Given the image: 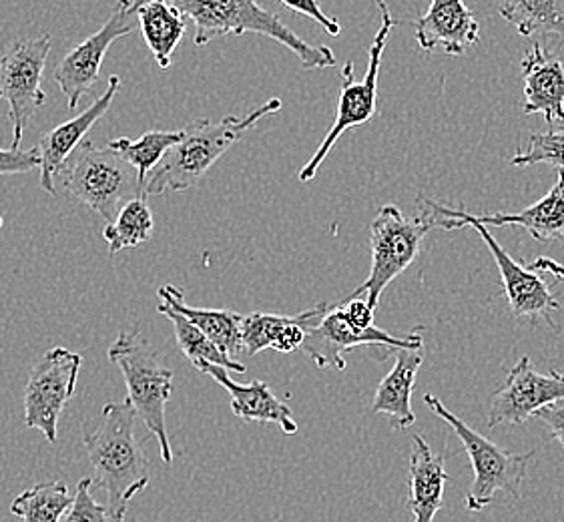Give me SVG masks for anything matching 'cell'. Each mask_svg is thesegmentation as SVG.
Instances as JSON below:
<instances>
[{
	"label": "cell",
	"instance_id": "12",
	"mask_svg": "<svg viewBox=\"0 0 564 522\" xmlns=\"http://www.w3.org/2000/svg\"><path fill=\"white\" fill-rule=\"evenodd\" d=\"M139 29L137 0H117L109 21L80 45L73 46L55 68L58 89L67 97V107L75 111L80 99L101 79L102 58L115 41Z\"/></svg>",
	"mask_w": 564,
	"mask_h": 522
},
{
	"label": "cell",
	"instance_id": "4",
	"mask_svg": "<svg viewBox=\"0 0 564 522\" xmlns=\"http://www.w3.org/2000/svg\"><path fill=\"white\" fill-rule=\"evenodd\" d=\"M416 205L420 214L429 219L434 229H444V231H456V229L463 228L475 229L476 233L485 239L486 248L495 258L512 316L529 318L532 322L542 318L554 331H558V326L554 324L553 314L561 309V304L554 297L551 287L544 282L541 273L534 272L531 265H524V263L514 260L498 243L497 239L492 238L488 228L473 221L470 217L466 216L464 209H454L448 205L432 202V199H426L424 195H417Z\"/></svg>",
	"mask_w": 564,
	"mask_h": 522
},
{
	"label": "cell",
	"instance_id": "29",
	"mask_svg": "<svg viewBox=\"0 0 564 522\" xmlns=\"http://www.w3.org/2000/svg\"><path fill=\"white\" fill-rule=\"evenodd\" d=\"M181 139V131H148L139 139H127L119 137L107 143V148L113 149L115 153H119L139 175L141 185H145L149 173L158 167L159 161L165 157V153L173 145H177Z\"/></svg>",
	"mask_w": 564,
	"mask_h": 522
},
{
	"label": "cell",
	"instance_id": "9",
	"mask_svg": "<svg viewBox=\"0 0 564 522\" xmlns=\"http://www.w3.org/2000/svg\"><path fill=\"white\" fill-rule=\"evenodd\" d=\"M434 226L426 217L408 219L395 205L380 207L370 224V246H372V268L366 282L354 290L348 297L368 295V306L376 309L386 287L394 282L400 273L406 272L422 250V243Z\"/></svg>",
	"mask_w": 564,
	"mask_h": 522
},
{
	"label": "cell",
	"instance_id": "6",
	"mask_svg": "<svg viewBox=\"0 0 564 522\" xmlns=\"http://www.w3.org/2000/svg\"><path fill=\"white\" fill-rule=\"evenodd\" d=\"M58 183L70 197L87 205L107 224H111L129 202L143 197L137 171L113 149L99 148L93 141H83L75 153L68 155L58 170L55 185Z\"/></svg>",
	"mask_w": 564,
	"mask_h": 522
},
{
	"label": "cell",
	"instance_id": "24",
	"mask_svg": "<svg viewBox=\"0 0 564 522\" xmlns=\"http://www.w3.org/2000/svg\"><path fill=\"white\" fill-rule=\"evenodd\" d=\"M139 29L159 68L167 70L173 53L187 31L185 14L170 0H137Z\"/></svg>",
	"mask_w": 564,
	"mask_h": 522
},
{
	"label": "cell",
	"instance_id": "31",
	"mask_svg": "<svg viewBox=\"0 0 564 522\" xmlns=\"http://www.w3.org/2000/svg\"><path fill=\"white\" fill-rule=\"evenodd\" d=\"M93 478H83L77 490L73 494V504L68 507L67 514L63 516L61 522H111V512L107 509V504H99L93 492Z\"/></svg>",
	"mask_w": 564,
	"mask_h": 522
},
{
	"label": "cell",
	"instance_id": "7",
	"mask_svg": "<svg viewBox=\"0 0 564 522\" xmlns=\"http://www.w3.org/2000/svg\"><path fill=\"white\" fill-rule=\"evenodd\" d=\"M424 404L432 414H436L451 426L452 432L466 448V455L470 456V463L475 468V482L464 499L466 509L473 512L482 511L497 500L498 492H507L510 499L519 500L522 482L527 478V468L534 453L514 455L500 448L498 444L490 443L480 432H476L456 414H452L434 394H426Z\"/></svg>",
	"mask_w": 564,
	"mask_h": 522
},
{
	"label": "cell",
	"instance_id": "20",
	"mask_svg": "<svg viewBox=\"0 0 564 522\" xmlns=\"http://www.w3.org/2000/svg\"><path fill=\"white\" fill-rule=\"evenodd\" d=\"M451 482V475L444 468V456L430 450L424 436H412L410 455V497L406 509L414 522H434L444 502V489Z\"/></svg>",
	"mask_w": 564,
	"mask_h": 522
},
{
	"label": "cell",
	"instance_id": "15",
	"mask_svg": "<svg viewBox=\"0 0 564 522\" xmlns=\"http://www.w3.org/2000/svg\"><path fill=\"white\" fill-rule=\"evenodd\" d=\"M414 24L424 53L442 48L451 57H463L466 48L480 43V23L464 0H432Z\"/></svg>",
	"mask_w": 564,
	"mask_h": 522
},
{
	"label": "cell",
	"instance_id": "18",
	"mask_svg": "<svg viewBox=\"0 0 564 522\" xmlns=\"http://www.w3.org/2000/svg\"><path fill=\"white\" fill-rule=\"evenodd\" d=\"M327 307V304H317L297 316H275L261 312L241 316V350L248 356H258L263 350L295 352L302 348L307 329L319 322Z\"/></svg>",
	"mask_w": 564,
	"mask_h": 522
},
{
	"label": "cell",
	"instance_id": "38",
	"mask_svg": "<svg viewBox=\"0 0 564 522\" xmlns=\"http://www.w3.org/2000/svg\"><path fill=\"white\" fill-rule=\"evenodd\" d=\"M2 226H4V221H2V216H0V229H2Z\"/></svg>",
	"mask_w": 564,
	"mask_h": 522
},
{
	"label": "cell",
	"instance_id": "10",
	"mask_svg": "<svg viewBox=\"0 0 564 522\" xmlns=\"http://www.w3.org/2000/svg\"><path fill=\"white\" fill-rule=\"evenodd\" d=\"M51 46V34L19 39L0 57V101L9 102L12 149H21L29 121L45 105L43 73Z\"/></svg>",
	"mask_w": 564,
	"mask_h": 522
},
{
	"label": "cell",
	"instance_id": "8",
	"mask_svg": "<svg viewBox=\"0 0 564 522\" xmlns=\"http://www.w3.org/2000/svg\"><path fill=\"white\" fill-rule=\"evenodd\" d=\"M376 2H378V9H380L382 23H380V29L373 36L372 45L368 48L366 77L361 80L356 79L351 63H346L341 68V89H339L338 109H336L334 126L327 131L322 145L314 153V157L300 170V175H297L300 182H312L316 177L319 167H322V163L326 161L334 145L338 143L339 137L354 129V127L370 123L378 113V75H380V67H382V57H384L386 46H388V39H390V33L398 23L392 19L386 0H376Z\"/></svg>",
	"mask_w": 564,
	"mask_h": 522
},
{
	"label": "cell",
	"instance_id": "36",
	"mask_svg": "<svg viewBox=\"0 0 564 522\" xmlns=\"http://www.w3.org/2000/svg\"><path fill=\"white\" fill-rule=\"evenodd\" d=\"M531 268L534 272L551 273V275H554V278H558V280H563L564 282V265L563 263H558V261L553 260V258L541 255V258H536V260L532 261Z\"/></svg>",
	"mask_w": 564,
	"mask_h": 522
},
{
	"label": "cell",
	"instance_id": "11",
	"mask_svg": "<svg viewBox=\"0 0 564 522\" xmlns=\"http://www.w3.org/2000/svg\"><path fill=\"white\" fill-rule=\"evenodd\" d=\"M83 358L57 346L34 363L24 387V424L39 431L46 443L58 438V418L68 400L75 396Z\"/></svg>",
	"mask_w": 564,
	"mask_h": 522
},
{
	"label": "cell",
	"instance_id": "33",
	"mask_svg": "<svg viewBox=\"0 0 564 522\" xmlns=\"http://www.w3.org/2000/svg\"><path fill=\"white\" fill-rule=\"evenodd\" d=\"M280 2L283 7H288L290 11L300 12L304 17H310L312 21H316L329 36H339V33H341V24H339L338 19L326 14L317 0H280Z\"/></svg>",
	"mask_w": 564,
	"mask_h": 522
},
{
	"label": "cell",
	"instance_id": "14",
	"mask_svg": "<svg viewBox=\"0 0 564 522\" xmlns=\"http://www.w3.org/2000/svg\"><path fill=\"white\" fill-rule=\"evenodd\" d=\"M558 400H564L563 372L551 370L549 374H541L534 370L531 358L522 356L492 396L488 428H497L498 424L520 426L534 416L536 410Z\"/></svg>",
	"mask_w": 564,
	"mask_h": 522
},
{
	"label": "cell",
	"instance_id": "35",
	"mask_svg": "<svg viewBox=\"0 0 564 522\" xmlns=\"http://www.w3.org/2000/svg\"><path fill=\"white\" fill-rule=\"evenodd\" d=\"M534 418L544 422L549 426V431L553 434L554 441L561 443L564 448V400L553 402L549 406H542L541 410L534 412Z\"/></svg>",
	"mask_w": 564,
	"mask_h": 522
},
{
	"label": "cell",
	"instance_id": "37",
	"mask_svg": "<svg viewBox=\"0 0 564 522\" xmlns=\"http://www.w3.org/2000/svg\"><path fill=\"white\" fill-rule=\"evenodd\" d=\"M111 522H127L124 521V514H113Z\"/></svg>",
	"mask_w": 564,
	"mask_h": 522
},
{
	"label": "cell",
	"instance_id": "30",
	"mask_svg": "<svg viewBox=\"0 0 564 522\" xmlns=\"http://www.w3.org/2000/svg\"><path fill=\"white\" fill-rule=\"evenodd\" d=\"M510 163L514 167L553 165L556 170H564V127L531 133L529 148L519 151Z\"/></svg>",
	"mask_w": 564,
	"mask_h": 522
},
{
	"label": "cell",
	"instance_id": "25",
	"mask_svg": "<svg viewBox=\"0 0 564 522\" xmlns=\"http://www.w3.org/2000/svg\"><path fill=\"white\" fill-rule=\"evenodd\" d=\"M498 14L522 36L554 34L564 43V0H498Z\"/></svg>",
	"mask_w": 564,
	"mask_h": 522
},
{
	"label": "cell",
	"instance_id": "3",
	"mask_svg": "<svg viewBox=\"0 0 564 522\" xmlns=\"http://www.w3.org/2000/svg\"><path fill=\"white\" fill-rule=\"evenodd\" d=\"M187 21L195 24V46L209 45L227 34H263L290 48L304 70L336 67L338 58L329 46L305 43L273 12L261 9L260 0H170Z\"/></svg>",
	"mask_w": 564,
	"mask_h": 522
},
{
	"label": "cell",
	"instance_id": "22",
	"mask_svg": "<svg viewBox=\"0 0 564 522\" xmlns=\"http://www.w3.org/2000/svg\"><path fill=\"white\" fill-rule=\"evenodd\" d=\"M420 366L422 356L417 350H395L394 366L373 394L372 412L386 414L394 431H408L416 422L412 392Z\"/></svg>",
	"mask_w": 564,
	"mask_h": 522
},
{
	"label": "cell",
	"instance_id": "34",
	"mask_svg": "<svg viewBox=\"0 0 564 522\" xmlns=\"http://www.w3.org/2000/svg\"><path fill=\"white\" fill-rule=\"evenodd\" d=\"M339 314L354 328L368 329L373 326V309L368 306L366 300L360 297H348L341 306H338Z\"/></svg>",
	"mask_w": 564,
	"mask_h": 522
},
{
	"label": "cell",
	"instance_id": "1",
	"mask_svg": "<svg viewBox=\"0 0 564 522\" xmlns=\"http://www.w3.org/2000/svg\"><path fill=\"white\" fill-rule=\"evenodd\" d=\"M280 99H270L246 117L229 115L219 121L197 119L185 129H181L177 145L165 153L158 167L149 173L143 185V197L151 195L180 194L195 187L205 173L212 170L215 161L221 160L249 129L260 123L268 115L282 111Z\"/></svg>",
	"mask_w": 564,
	"mask_h": 522
},
{
	"label": "cell",
	"instance_id": "16",
	"mask_svg": "<svg viewBox=\"0 0 564 522\" xmlns=\"http://www.w3.org/2000/svg\"><path fill=\"white\" fill-rule=\"evenodd\" d=\"M121 85H123V79L119 75H111L107 83V91L102 93L89 109H85L75 119L61 123L53 131L43 135L36 149H39V157H41V165H39L41 187L45 189L46 194H57L55 180H57L58 170L68 160V155L83 143V137L89 133L90 127L95 126L102 115L111 109V102L121 89Z\"/></svg>",
	"mask_w": 564,
	"mask_h": 522
},
{
	"label": "cell",
	"instance_id": "17",
	"mask_svg": "<svg viewBox=\"0 0 564 522\" xmlns=\"http://www.w3.org/2000/svg\"><path fill=\"white\" fill-rule=\"evenodd\" d=\"M524 115H542L546 129L564 127V65L561 58L544 51L541 43L522 58Z\"/></svg>",
	"mask_w": 564,
	"mask_h": 522
},
{
	"label": "cell",
	"instance_id": "5",
	"mask_svg": "<svg viewBox=\"0 0 564 522\" xmlns=\"http://www.w3.org/2000/svg\"><path fill=\"white\" fill-rule=\"evenodd\" d=\"M107 356L121 370L127 400L135 410L137 418H141L158 438L163 465L170 466L173 450L165 412L173 390V372L151 348V344L137 331H121Z\"/></svg>",
	"mask_w": 564,
	"mask_h": 522
},
{
	"label": "cell",
	"instance_id": "26",
	"mask_svg": "<svg viewBox=\"0 0 564 522\" xmlns=\"http://www.w3.org/2000/svg\"><path fill=\"white\" fill-rule=\"evenodd\" d=\"M159 314H163L165 318L170 319L175 329V340L180 346L181 352L185 354V358L199 370L205 363H215V366H221L226 368L227 372H238V374H246L248 368L239 360H231L229 356L221 352L214 341L209 340L207 336H204L199 329L195 328L193 324H189L187 319L180 316L173 307L167 304H159Z\"/></svg>",
	"mask_w": 564,
	"mask_h": 522
},
{
	"label": "cell",
	"instance_id": "28",
	"mask_svg": "<svg viewBox=\"0 0 564 522\" xmlns=\"http://www.w3.org/2000/svg\"><path fill=\"white\" fill-rule=\"evenodd\" d=\"M73 504V494L65 482H41L12 500L11 512L24 522H61Z\"/></svg>",
	"mask_w": 564,
	"mask_h": 522
},
{
	"label": "cell",
	"instance_id": "2",
	"mask_svg": "<svg viewBox=\"0 0 564 522\" xmlns=\"http://www.w3.org/2000/svg\"><path fill=\"white\" fill-rule=\"evenodd\" d=\"M137 414L131 402H109L102 406L97 431L83 436L95 478L109 502L111 514H127L129 502L148 489L149 463L135 438Z\"/></svg>",
	"mask_w": 564,
	"mask_h": 522
},
{
	"label": "cell",
	"instance_id": "32",
	"mask_svg": "<svg viewBox=\"0 0 564 522\" xmlns=\"http://www.w3.org/2000/svg\"><path fill=\"white\" fill-rule=\"evenodd\" d=\"M39 149H0V175H19L39 170Z\"/></svg>",
	"mask_w": 564,
	"mask_h": 522
},
{
	"label": "cell",
	"instance_id": "13",
	"mask_svg": "<svg viewBox=\"0 0 564 522\" xmlns=\"http://www.w3.org/2000/svg\"><path fill=\"white\" fill-rule=\"evenodd\" d=\"M361 346H384L392 350H420L422 336L414 331L406 338H398L376 326L368 329L354 328L344 319L336 306L327 307L326 314L319 318V322L307 329L300 350L307 354L317 368H334L341 372L346 370V352Z\"/></svg>",
	"mask_w": 564,
	"mask_h": 522
},
{
	"label": "cell",
	"instance_id": "23",
	"mask_svg": "<svg viewBox=\"0 0 564 522\" xmlns=\"http://www.w3.org/2000/svg\"><path fill=\"white\" fill-rule=\"evenodd\" d=\"M159 300L173 307L180 316L214 341L215 346L231 360H238L239 354L243 352L241 350V316L238 312L189 306L180 287L171 284L159 287Z\"/></svg>",
	"mask_w": 564,
	"mask_h": 522
},
{
	"label": "cell",
	"instance_id": "27",
	"mask_svg": "<svg viewBox=\"0 0 564 522\" xmlns=\"http://www.w3.org/2000/svg\"><path fill=\"white\" fill-rule=\"evenodd\" d=\"M155 219L145 197H137L124 205L111 224L102 229V239L109 246V253L133 250L153 238Z\"/></svg>",
	"mask_w": 564,
	"mask_h": 522
},
{
	"label": "cell",
	"instance_id": "21",
	"mask_svg": "<svg viewBox=\"0 0 564 522\" xmlns=\"http://www.w3.org/2000/svg\"><path fill=\"white\" fill-rule=\"evenodd\" d=\"M476 224L480 226H492V228H507V226H519L527 229L536 241H554L564 236V170H558V177L553 189L539 199L536 204L529 205L520 211L512 214H468Z\"/></svg>",
	"mask_w": 564,
	"mask_h": 522
},
{
	"label": "cell",
	"instance_id": "19",
	"mask_svg": "<svg viewBox=\"0 0 564 522\" xmlns=\"http://www.w3.org/2000/svg\"><path fill=\"white\" fill-rule=\"evenodd\" d=\"M199 372L214 378L219 387L226 388L227 394L231 396V412L239 421L246 424H275L282 428L283 434H297V422L292 416V410L273 394V390L265 382L253 380L249 384H241L229 378L226 368L215 363H205Z\"/></svg>",
	"mask_w": 564,
	"mask_h": 522
}]
</instances>
